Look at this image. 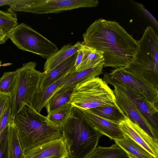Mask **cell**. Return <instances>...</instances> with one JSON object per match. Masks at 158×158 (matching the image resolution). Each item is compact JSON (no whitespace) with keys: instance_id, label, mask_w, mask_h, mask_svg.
Here are the masks:
<instances>
[{"instance_id":"6da1fadb","label":"cell","mask_w":158,"mask_h":158,"mask_svg":"<svg viewBox=\"0 0 158 158\" xmlns=\"http://www.w3.org/2000/svg\"><path fill=\"white\" fill-rule=\"evenodd\" d=\"M82 44L103 52L104 67L125 68L132 61L137 47L135 39L117 22L100 18L83 34Z\"/></svg>"},{"instance_id":"7a4b0ae2","label":"cell","mask_w":158,"mask_h":158,"mask_svg":"<svg viewBox=\"0 0 158 158\" xmlns=\"http://www.w3.org/2000/svg\"><path fill=\"white\" fill-rule=\"evenodd\" d=\"M13 120L24 153L63 137L62 132L49 125L46 116L38 112L30 104L24 106L15 116Z\"/></svg>"},{"instance_id":"3957f363","label":"cell","mask_w":158,"mask_h":158,"mask_svg":"<svg viewBox=\"0 0 158 158\" xmlns=\"http://www.w3.org/2000/svg\"><path fill=\"white\" fill-rule=\"evenodd\" d=\"M61 131L69 158H86L96 148L102 135L89 122L82 110L74 106Z\"/></svg>"},{"instance_id":"277c9868","label":"cell","mask_w":158,"mask_h":158,"mask_svg":"<svg viewBox=\"0 0 158 158\" xmlns=\"http://www.w3.org/2000/svg\"><path fill=\"white\" fill-rule=\"evenodd\" d=\"M124 69L158 89V35L151 27H147L141 38L138 41L134 56Z\"/></svg>"},{"instance_id":"5b68a950","label":"cell","mask_w":158,"mask_h":158,"mask_svg":"<svg viewBox=\"0 0 158 158\" xmlns=\"http://www.w3.org/2000/svg\"><path fill=\"white\" fill-rule=\"evenodd\" d=\"M70 102L73 106L81 110L103 106H118L113 91L98 77L76 85Z\"/></svg>"},{"instance_id":"8992f818","label":"cell","mask_w":158,"mask_h":158,"mask_svg":"<svg viewBox=\"0 0 158 158\" xmlns=\"http://www.w3.org/2000/svg\"><path fill=\"white\" fill-rule=\"evenodd\" d=\"M36 64L29 62L23 64L17 69L13 89L11 93V113L10 119L15 116L25 105L30 104L39 89L44 72L35 69Z\"/></svg>"},{"instance_id":"52a82bcc","label":"cell","mask_w":158,"mask_h":158,"mask_svg":"<svg viewBox=\"0 0 158 158\" xmlns=\"http://www.w3.org/2000/svg\"><path fill=\"white\" fill-rule=\"evenodd\" d=\"M6 36L19 49L46 60L59 50L55 44L23 23L17 25Z\"/></svg>"},{"instance_id":"ba28073f","label":"cell","mask_w":158,"mask_h":158,"mask_svg":"<svg viewBox=\"0 0 158 158\" xmlns=\"http://www.w3.org/2000/svg\"><path fill=\"white\" fill-rule=\"evenodd\" d=\"M98 0H15L8 11L42 14L59 13L81 7L97 6Z\"/></svg>"},{"instance_id":"9c48e42d","label":"cell","mask_w":158,"mask_h":158,"mask_svg":"<svg viewBox=\"0 0 158 158\" xmlns=\"http://www.w3.org/2000/svg\"><path fill=\"white\" fill-rule=\"evenodd\" d=\"M102 79L116 88L135 106L158 135V106L141 94L113 79L108 73L104 74Z\"/></svg>"},{"instance_id":"30bf717a","label":"cell","mask_w":158,"mask_h":158,"mask_svg":"<svg viewBox=\"0 0 158 158\" xmlns=\"http://www.w3.org/2000/svg\"><path fill=\"white\" fill-rule=\"evenodd\" d=\"M108 73L114 79L158 106V89L153 85L135 77L123 68H116Z\"/></svg>"},{"instance_id":"8fae6325","label":"cell","mask_w":158,"mask_h":158,"mask_svg":"<svg viewBox=\"0 0 158 158\" xmlns=\"http://www.w3.org/2000/svg\"><path fill=\"white\" fill-rule=\"evenodd\" d=\"M124 137H128L142 147L154 158H158V142L151 138L138 125L127 117L119 123Z\"/></svg>"},{"instance_id":"7c38bea8","label":"cell","mask_w":158,"mask_h":158,"mask_svg":"<svg viewBox=\"0 0 158 158\" xmlns=\"http://www.w3.org/2000/svg\"><path fill=\"white\" fill-rule=\"evenodd\" d=\"M113 91L117 105L130 120L138 125L151 138L158 142L157 135L147 121L135 106L117 89Z\"/></svg>"},{"instance_id":"4fadbf2b","label":"cell","mask_w":158,"mask_h":158,"mask_svg":"<svg viewBox=\"0 0 158 158\" xmlns=\"http://www.w3.org/2000/svg\"><path fill=\"white\" fill-rule=\"evenodd\" d=\"M25 158H69L63 137L50 141L24 153Z\"/></svg>"},{"instance_id":"5bb4252c","label":"cell","mask_w":158,"mask_h":158,"mask_svg":"<svg viewBox=\"0 0 158 158\" xmlns=\"http://www.w3.org/2000/svg\"><path fill=\"white\" fill-rule=\"evenodd\" d=\"M81 110L89 122L102 135H105L114 140L124 138L118 123L100 117L90 110Z\"/></svg>"},{"instance_id":"9a60e30c","label":"cell","mask_w":158,"mask_h":158,"mask_svg":"<svg viewBox=\"0 0 158 158\" xmlns=\"http://www.w3.org/2000/svg\"><path fill=\"white\" fill-rule=\"evenodd\" d=\"M77 52L49 72L45 73L44 72V74L40 80L39 89L43 90L62 77L76 71L75 64Z\"/></svg>"},{"instance_id":"2e32d148","label":"cell","mask_w":158,"mask_h":158,"mask_svg":"<svg viewBox=\"0 0 158 158\" xmlns=\"http://www.w3.org/2000/svg\"><path fill=\"white\" fill-rule=\"evenodd\" d=\"M104 64H101L79 72L75 71L68 74L64 81L57 89L63 88L74 87L81 82L98 77L103 73Z\"/></svg>"},{"instance_id":"e0dca14e","label":"cell","mask_w":158,"mask_h":158,"mask_svg":"<svg viewBox=\"0 0 158 158\" xmlns=\"http://www.w3.org/2000/svg\"><path fill=\"white\" fill-rule=\"evenodd\" d=\"M82 43L78 41L75 44L64 46L48 59L44 66V72L48 73L54 69L60 64L77 53L81 48Z\"/></svg>"},{"instance_id":"ac0fdd59","label":"cell","mask_w":158,"mask_h":158,"mask_svg":"<svg viewBox=\"0 0 158 158\" xmlns=\"http://www.w3.org/2000/svg\"><path fill=\"white\" fill-rule=\"evenodd\" d=\"M67 75L62 77L43 90H40L38 89L30 103L36 111L40 113L48 100L64 81Z\"/></svg>"},{"instance_id":"d6986e66","label":"cell","mask_w":158,"mask_h":158,"mask_svg":"<svg viewBox=\"0 0 158 158\" xmlns=\"http://www.w3.org/2000/svg\"><path fill=\"white\" fill-rule=\"evenodd\" d=\"M73 107L69 102L51 112L46 116L47 122L55 129L61 131L71 115Z\"/></svg>"},{"instance_id":"ffe728a7","label":"cell","mask_w":158,"mask_h":158,"mask_svg":"<svg viewBox=\"0 0 158 158\" xmlns=\"http://www.w3.org/2000/svg\"><path fill=\"white\" fill-rule=\"evenodd\" d=\"M127 154L129 158H154L145 149L129 138L114 140Z\"/></svg>"},{"instance_id":"44dd1931","label":"cell","mask_w":158,"mask_h":158,"mask_svg":"<svg viewBox=\"0 0 158 158\" xmlns=\"http://www.w3.org/2000/svg\"><path fill=\"white\" fill-rule=\"evenodd\" d=\"M82 60L76 70L79 72L82 70L103 63V52L83 44Z\"/></svg>"},{"instance_id":"7402d4cb","label":"cell","mask_w":158,"mask_h":158,"mask_svg":"<svg viewBox=\"0 0 158 158\" xmlns=\"http://www.w3.org/2000/svg\"><path fill=\"white\" fill-rule=\"evenodd\" d=\"M74 87L57 89L47 102L45 107L48 114L70 102Z\"/></svg>"},{"instance_id":"603a6c76","label":"cell","mask_w":158,"mask_h":158,"mask_svg":"<svg viewBox=\"0 0 158 158\" xmlns=\"http://www.w3.org/2000/svg\"><path fill=\"white\" fill-rule=\"evenodd\" d=\"M8 126L9 158H25L13 119H10Z\"/></svg>"},{"instance_id":"cb8c5ba5","label":"cell","mask_w":158,"mask_h":158,"mask_svg":"<svg viewBox=\"0 0 158 158\" xmlns=\"http://www.w3.org/2000/svg\"><path fill=\"white\" fill-rule=\"evenodd\" d=\"M86 158H129L124 151L115 143L109 147H96Z\"/></svg>"},{"instance_id":"d4e9b609","label":"cell","mask_w":158,"mask_h":158,"mask_svg":"<svg viewBox=\"0 0 158 158\" xmlns=\"http://www.w3.org/2000/svg\"><path fill=\"white\" fill-rule=\"evenodd\" d=\"M90 110L100 117L118 124L127 117L118 106H101Z\"/></svg>"},{"instance_id":"484cf974","label":"cell","mask_w":158,"mask_h":158,"mask_svg":"<svg viewBox=\"0 0 158 158\" xmlns=\"http://www.w3.org/2000/svg\"><path fill=\"white\" fill-rule=\"evenodd\" d=\"M18 25L16 13L0 10V28L7 34Z\"/></svg>"},{"instance_id":"4316f807","label":"cell","mask_w":158,"mask_h":158,"mask_svg":"<svg viewBox=\"0 0 158 158\" xmlns=\"http://www.w3.org/2000/svg\"><path fill=\"white\" fill-rule=\"evenodd\" d=\"M17 73V70L4 73L0 78V93L11 94L13 89Z\"/></svg>"},{"instance_id":"83f0119b","label":"cell","mask_w":158,"mask_h":158,"mask_svg":"<svg viewBox=\"0 0 158 158\" xmlns=\"http://www.w3.org/2000/svg\"><path fill=\"white\" fill-rule=\"evenodd\" d=\"M8 126L0 135V158H9Z\"/></svg>"},{"instance_id":"f1b7e54d","label":"cell","mask_w":158,"mask_h":158,"mask_svg":"<svg viewBox=\"0 0 158 158\" xmlns=\"http://www.w3.org/2000/svg\"><path fill=\"white\" fill-rule=\"evenodd\" d=\"M11 105L6 109L0 119V135L9 125L11 113Z\"/></svg>"},{"instance_id":"f546056e","label":"cell","mask_w":158,"mask_h":158,"mask_svg":"<svg viewBox=\"0 0 158 158\" xmlns=\"http://www.w3.org/2000/svg\"><path fill=\"white\" fill-rule=\"evenodd\" d=\"M11 95L0 92V119L6 109L11 104Z\"/></svg>"},{"instance_id":"4dcf8cb0","label":"cell","mask_w":158,"mask_h":158,"mask_svg":"<svg viewBox=\"0 0 158 158\" xmlns=\"http://www.w3.org/2000/svg\"><path fill=\"white\" fill-rule=\"evenodd\" d=\"M82 55L83 53L81 48L77 52V56L75 64V67L76 69V71L82 60Z\"/></svg>"},{"instance_id":"1f68e13d","label":"cell","mask_w":158,"mask_h":158,"mask_svg":"<svg viewBox=\"0 0 158 158\" xmlns=\"http://www.w3.org/2000/svg\"><path fill=\"white\" fill-rule=\"evenodd\" d=\"M6 35V32L0 28V41L1 44H4L8 39Z\"/></svg>"},{"instance_id":"d6a6232c","label":"cell","mask_w":158,"mask_h":158,"mask_svg":"<svg viewBox=\"0 0 158 158\" xmlns=\"http://www.w3.org/2000/svg\"><path fill=\"white\" fill-rule=\"evenodd\" d=\"M15 0H0V6L6 5H9L13 2Z\"/></svg>"},{"instance_id":"836d02e7","label":"cell","mask_w":158,"mask_h":158,"mask_svg":"<svg viewBox=\"0 0 158 158\" xmlns=\"http://www.w3.org/2000/svg\"><path fill=\"white\" fill-rule=\"evenodd\" d=\"M1 63H2V61H1V60H0V66H1Z\"/></svg>"},{"instance_id":"e575fe53","label":"cell","mask_w":158,"mask_h":158,"mask_svg":"<svg viewBox=\"0 0 158 158\" xmlns=\"http://www.w3.org/2000/svg\"><path fill=\"white\" fill-rule=\"evenodd\" d=\"M1 44V41H0V44Z\"/></svg>"}]
</instances>
